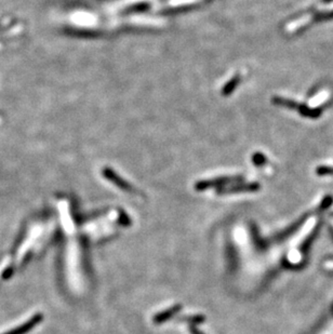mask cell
<instances>
[{
    "label": "cell",
    "mask_w": 333,
    "mask_h": 334,
    "mask_svg": "<svg viewBox=\"0 0 333 334\" xmlns=\"http://www.w3.org/2000/svg\"><path fill=\"white\" fill-rule=\"evenodd\" d=\"M43 316L41 314H35L29 320H26L25 322L20 324V326L15 327L12 330H9L4 334H25L27 332H30L35 326H37V324H39Z\"/></svg>",
    "instance_id": "6da1fadb"
},
{
    "label": "cell",
    "mask_w": 333,
    "mask_h": 334,
    "mask_svg": "<svg viewBox=\"0 0 333 334\" xmlns=\"http://www.w3.org/2000/svg\"><path fill=\"white\" fill-rule=\"evenodd\" d=\"M181 309V306L180 305H177V306H173V307L169 309L168 311H164L158 315H156L155 317H154V321L155 323H161L165 320H168L170 319L172 316H174L175 314H177L179 312V310Z\"/></svg>",
    "instance_id": "7a4b0ae2"
},
{
    "label": "cell",
    "mask_w": 333,
    "mask_h": 334,
    "mask_svg": "<svg viewBox=\"0 0 333 334\" xmlns=\"http://www.w3.org/2000/svg\"><path fill=\"white\" fill-rule=\"evenodd\" d=\"M7 269H8V260L6 262H4L3 265L0 266V278H2L3 276H5Z\"/></svg>",
    "instance_id": "3957f363"
},
{
    "label": "cell",
    "mask_w": 333,
    "mask_h": 334,
    "mask_svg": "<svg viewBox=\"0 0 333 334\" xmlns=\"http://www.w3.org/2000/svg\"><path fill=\"white\" fill-rule=\"evenodd\" d=\"M189 330H191V333H192V334H203L202 332H200L198 329H196V328L194 327V326H191Z\"/></svg>",
    "instance_id": "277c9868"
},
{
    "label": "cell",
    "mask_w": 333,
    "mask_h": 334,
    "mask_svg": "<svg viewBox=\"0 0 333 334\" xmlns=\"http://www.w3.org/2000/svg\"><path fill=\"white\" fill-rule=\"evenodd\" d=\"M332 224H333V222H332Z\"/></svg>",
    "instance_id": "5b68a950"
}]
</instances>
